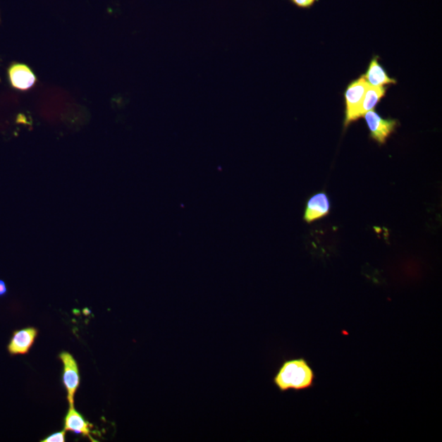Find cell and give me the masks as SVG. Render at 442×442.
<instances>
[{"instance_id": "obj_1", "label": "cell", "mask_w": 442, "mask_h": 442, "mask_svg": "<svg viewBox=\"0 0 442 442\" xmlns=\"http://www.w3.org/2000/svg\"><path fill=\"white\" fill-rule=\"evenodd\" d=\"M316 382V374L311 364L305 358L286 360L273 379L274 386L279 392L308 390Z\"/></svg>"}, {"instance_id": "obj_2", "label": "cell", "mask_w": 442, "mask_h": 442, "mask_svg": "<svg viewBox=\"0 0 442 442\" xmlns=\"http://www.w3.org/2000/svg\"><path fill=\"white\" fill-rule=\"evenodd\" d=\"M369 84L362 75L357 80L350 81L344 92L345 99V118L344 129L360 119L359 111L365 91L368 88Z\"/></svg>"}, {"instance_id": "obj_3", "label": "cell", "mask_w": 442, "mask_h": 442, "mask_svg": "<svg viewBox=\"0 0 442 442\" xmlns=\"http://www.w3.org/2000/svg\"><path fill=\"white\" fill-rule=\"evenodd\" d=\"M369 130V138L383 145L400 125L398 120L383 118L375 110L369 111L363 116Z\"/></svg>"}, {"instance_id": "obj_4", "label": "cell", "mask_w": 442, "mask_h": 442, "mask_svg": "<svg viewBox=\"0 0 442 442\" xmlns=\"http://www.w3.org/2000/svg\"><path fill=\"white\" fill-rule=\"evenodd\" d=\"M59 357L63 365L62 380L63 387L67 392L68 404L73 405L75 395L80 385L79 365L73 355L65 350L59 354Z\"/></svg>"}, {"instance_id": "obj_5", "label": "cell", "mask_w": 442, "mask_h": 442, "mask_svg": "<svg viewBox=\"0 0 442 442\" xmlns=\"http://www.w3.org/2000/svg\"><path fill=\"white\" fill-rule=\"evenodd\" d=\"M38 333L39 330L35 327L13 330L7 345V352L10 357L27 355L33 347Z\"/></svg>"}, {"instance_id": "obj_6", "label": "cell", "mask_w": 442, "mask_h": 442, "mask_svg": "<svg viewBox=\"0 0 442 442\" xmlns=\"http://www.w3.org/2000/svg\"><path fill=\"white\" fill-rule=\"evenodd\" d=\"M10 85L15 90L28 91L37 83V75L27 65L13 63L8 69Z\"/></svg>"}, {"instance_id": "obj_7", "label": "cell", "mask_w": 442, "mask_h": 442, "mask_svg": "<svg viewBox=\"0 0 442 442\" xmlns=\"http://www.w3.org/2000/svg\"><path fill=\"white\" fill-rule=\"evenodd\" d=\"M330 210H331V203L326 192H317L307 200L303 219L308 223L317 221L327 216Z\"/></svg>"}, {"instance_id": "obj_8", "label": "cell", "mask_w": 442, "mask_h": 442, "mask_svg": "<svg viewBox=\"0 0 442 442\" xmlns=\"http://www.w3.org/2000/svg\"><path fill=\"white\" fill-rule=\"evenodd\" d=\"M63 423L66 431H70V433L83 436L85 438H89L91 441H97L92 436V434H94L92 430L94 425L86 420L84 416L75 408L74 405H69Z\"/></svg>"}, {"instance_id": "obj_9", "label": "cell", "mask_w": 442, "mask_h": 442, "mask_svg": "<svg viewBox=\"0 0 442 442\" xmlns=\"http://www.w3.org/2000/svg\"><path fill=\"white\" fill-rule=\"evenodd\" d=\"M370 86L381 87L390 85H396L398 80L390 78L387 70L379 63V56L375 55L371 59L367 73L362 75Z\"/></svg>"}, {"instance_id": "obj_10", "label": "cell", "mask_w": 442, "mask_h": 442, "mask_svg": "<svg viewBox=\"0 0 442 442\" xmlns=\"http://www.w3.org/2000/svg\"><path fill=\"white\" fill-rule=\"evenodd\" d=\"M387 92L388 87L386 86L374 87V86L369 85L367 91H365L362 105H360L359 118H362L368 111L375 110L376 106L385 97Z\"/></svg>"}, {"instance_id": "obj_11", "label": "cell", "mask_w": 442, "mask_h": 442, "mask_svg": "<svg viewBox=\"0 0 442 442\" xmlns=\"http://www.w3.org/2000/svg\"><path fill=\"white\" fill-rule=\"evenodd\" d=\"M66 430L56 431L40 441L42 442H64L66 440Z\"/></svg>"}, {"instance_id": "obj_12", "label": "cell", "mask_w": 442, "mask_h": 442, "mask_svg": "<svg viewBox=\"0 0 442 442\" xmlns=\"http://www.w3.org/2000/svg\"><path fill=\"white\" fill-rule=\"evenodd\" d=\"M289 1L299 8L309 9L312 8L319 0H289Z\"/></svg>"}, {"instance_id": "obj_13", "label": "cell", "mask_w": 442, "mask_h": 442, "mask_svg": "<svg viewBox=\"0 0 442 442\" xmlns=\"http://www.w3.org/2000/svg\"><path fill=\"white\" fill-rule=\"evenodd\" d=\"M8 294V288L6 283L0 279V298H2Z\"/></svg>"}]
</instances>
